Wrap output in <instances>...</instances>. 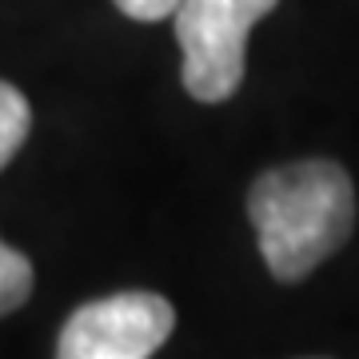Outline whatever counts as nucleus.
<instances>
[{"label":"nucleus","mask_w":359,"mask_h":359,"mask_svg":"<svg viewBox=\"0 0 359 359\" xmlns=\"http://www.w3.org/2000/svg\"><path fill=\"white\" fill-rule=\"evenodd\" d=\"M248 216L268 271L295 283L347 244L355 228V188L332 160H295L252 184Z\"/></svg>","instance_id":"nucleus-1"},{"label":"nucleus","mask_w":359,"mask_h":359,"mask_svg":"<svg viewBox=\"0 0 359 359\" xmlns=\"http://www.w3.org/2000/svg\"><path fill=\"white\" fill-rule=\"evenodd\" d=\"M280 0H180L172 25L184 48V88L200 104H219L244 84L248 32Z\"/></svg>","instance_id":"nucleus-2"},{"label":"nucleus","mask_w":359,"mask_h":359,"mask_svg":"<svg viewBox=\"0 0 359 359\" xmlns=\"http://www.w3.org/2000/svg\"><path fill=\"white\" fill-rule=\"evenodd\" d=\"M176 327V308L156 292H116L68 316L56 359H152Z\"/></svg>","instance_id":"nucleus-3"},{"label":"nucleus","mask_w":359,"mask_h":359,"mask_svg":"<svg viewBox=\"0 0 359 359\" xmlns=\"http://www.w3.org/2000/svg\"><path fill=\"white\" fill-rule=\"evenodd\" d=\"M28 128H32V108H28L25 92L0 80V168L20 152V144L28 140Z\"/></svg>","instance_id":"nucleus-4"},{"label":"nucleus","mask_w":359,"mask_h":359,"mask_svg":"<svg viewBox=\"0 0 359 359\" xmlns=\"http://www.w3.org/2000/svg\"><path fill=\"white\" fill-rule=\"evenodd\" d=\"M32 283H36V271H32L28 256L0 240V316L25 308L28 295H32Z\"/></svg>","instance_id":"nucleus-5"},{"label":"nucleus","mask_w":359,"mask_h":359,"mask_svg":"<svg viewBox=\"0 0 359 359\" xmlns=\"http://www.w3.org/2000/svg\"><path fill=\"white\" fill-rule=\"evenodd\" d=\"M116 8L132 20H144V25H156V20H168V16L176 13L180 0H112Z\"/></svg>","instance_id":"nucleus-6"}]
</instances>
